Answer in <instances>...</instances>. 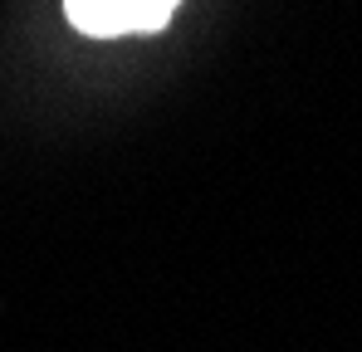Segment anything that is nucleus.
<instances>
[{"instance_id": "f257e3e1", "label": "nucleus", "mask_w": 362, "mask_h": 352, "mask_svg": "<svg viewBox=\"0 0 362 352\" xmlns=\"http://www.w3.org/2000/svg\"><path fill=\"white\" fill-rule=\"evenodd\" d=\"M181 0H64L69 20L83 35H127V30H162Z\"/></svg>"}]
</instances>
